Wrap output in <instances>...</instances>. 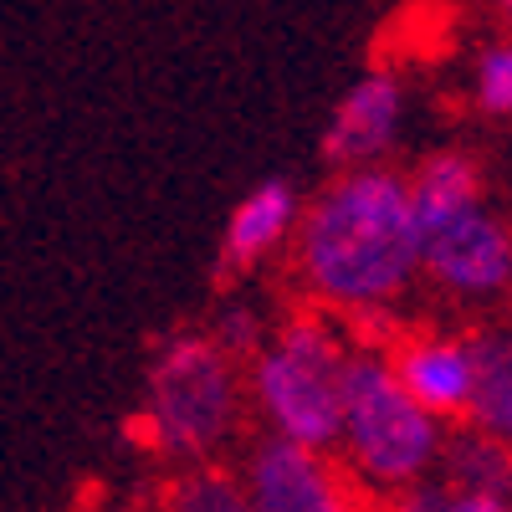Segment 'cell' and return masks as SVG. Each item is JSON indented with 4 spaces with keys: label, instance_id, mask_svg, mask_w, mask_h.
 I'll list each match as a JSON object with an SVG mask.
<instances>
[{
    "label": "cell",
    "instance_id": "cell-4",
    "mask_svg": "<svg viewBox=\"0 0 512 512\" xmlns=\"http://www.w3.org/2000/svg\"><path fill=\"white\" fill-rule=\"evenodd\" d=\"M338 446L379 487H410L441 461V420L410 400L390 354L359 338L338 379Z\"/></svg>",
    "mask_w": 512,
    "mask_h": 512
},
{
    "label": "cell",
    "instance_id": "cell-5",
    "mask_svg": "<svg viewBox=\"0 0 512 512\" xmlns=\"http://www.w3.org/2000/svg\"><path fill=\"white\" fill-rule=\"evenodd\" d=\"M420 277L461 303H497L512 287V221L487 200L420 231Z\"/></svg>",
    "mask_w": 512,
    "mask_h": 512
},
{
    "label": "cell",
    "instance_id": "cell-3",
    "mask_svg": "<svg viewBox=\"0 0 512 512\" xmlns=\"http://www.w3.org/2000/svg\"><path fill=\"white\" fill-rule=\"evenodd\" d=\"M241 359H231L210 328L169 333L149 359L144 379V410L134 431L169 456H210L241 415Z\"/></svg>",
    "mask_w": 512,
    "mask_h": 512
},
{
    "label": "cell",
    "instance_id": "cell-1",
    "mask_svg": "<svg viewBox=\"0 0 512 512\" xmlns=\"http://www.w3.org/2000/svg\"><path fill=\"white\" fill-rule=\"evenodd\" d=\"M287 256L313 308L338 318L390 313L420 277V221L405 175L384 164L333 169V180L303 200Z\"/></svg>",
    "mask_w": 512,
    "mask_h": 512
},
{
    "label": "cell",
    "instance_id": "cell-13",
    "mask_svg": "<svg viewBox=\"0 0 512 512\" xmlns=\"http://www.w3.org/2000/svg\"><path fill=\"white\" fill-rule=\"evenodd\" d=\"M164 512H251V497L231 472L195 466V472H185L175 487H169Z\"/></svg>",
    "mask_w": 512,
    "mask_h": 512
},
{
    "label": "cell",
    "instance_id": "cell-15",
    "mask_svg": "<svg viewBox=\"0 0 512 512\" xmlns=\"http://www.w3.org/2000/svg\"><path fill=\"white\" fill-rule=\"evenodd\" d=\"M210 338L231 354V359H251L256 349L272 338V328H267V318H262V308L256 303H246V297H236V303H226L221 313H216V323H210Z\"/></svg>",
    "mask_w": 512,
    "mask_h": 512
},
{
    "label": "cell",
    "instance_id": "cell-2",
    "mask_svg": "<svg viewBox=\"0 0 512 512\" xmlns=\"http://www.w3.org/2000/svg\"><path fill=\"white\" fill-rule=\"evenodd\" d=\"M349 349V318L313 303L272 328L267 344L246 359V395L272 436L308 451L338 446V379H344Z\"/></svg>",
    "mask_w": 512,
    "mask_h": 512
},
{
    "label": "cell",
    "instance_id": "cell-16",
    "mask_svg": "<svg viewBox=\"0 0 512 512\" xmlns=\"http://www.w3.org/2000/svg\"><path fill=\"white\" fill-rule=\"evenodd\" d=\"M441 512H512V497H492V492H451L446 487V507Z\"/></svg>",
    "mask_w": 512,
    "mask_h": 512
},
{
    "label": "cell",
    "instance_id": "cell-12",
    "mask_svg": "<svg viewBox=\"0 0 512 512\" xmlns=\"http://www.w3.org/2000/svg\"><path fill=\"white\" fill-rule=\"evenodd\" d=\"M472 359H477V390H472L466 420L502 436V441H512V328L477 333Z\"/></svg>",
    "mask_w": 512,
    "mask_h": 512
},
{
    "label": "cell",
    "instance_id": "cell-8",
    "mask_svg": "<svg viewBox=\"0 0 512 512\" xmlns=\"http://www.w3.org/2000/svg\"><path fill=\"white\" fill-rule=\"evenodd\" d=\"M405 123V82L395 72H364L354 88L338 98L318 154L333 169H364V164H384V154L395 149Z\"/></svg>",
    "mask_w": 512,
    "mask_h": 512
},
{
    "label": "cell",
    "instance_id": "cell-7",
    "mask_svg": "<svg viewBox=\"0 0 512 512\" xmlns=\"http://www.w3.org/2000/svg\"><path fill=\"white\" fill-rule=\"evenodd\" d=\"M303 190L292 180L272 175L262 185H251L236 210L226 216L221 231V251H216V277L221 282H241L251 272H262L267 262H277L282 251H292L297 221H303Z\"/></svg>",
    "mask_w": 512,
    "mask_h": 512
},
{
    "label": "cell",
    "instance_id": "cell-10",
    "mask_svg": "<svg viewBox=\"0 0 512 512\" xmlns=\"http://www.w3.org/2000/svg\"><path fill=\"white\" fill-rule=\"evenodd\" d=\"M405 195H410V210H415L420 231H431V226L461 216V210L482 205L487 200V175L466 149H431V154H420L410 164Z\"/></svg>",
    "mask_w": 512,
    "mask_h": 512
},
{
    "label": "cell",
    "instance_id": "cell-17",
    "mask_svg": "<svg viewBox=\"0 0 512 512\" xmlns=\"http://www.w3.org/2000/svg\"><path fill=\"white\" fill-rule=\"evenodd\" d=\"M497 11H502V21L512 26V0H497Z\"/></svg>",
    "mask_w": 512,
    "mask_h": 512
},
{
    "label": "cell",
    "instance_id": "cell-18",
    "mask_svg": "<svg viewBox=\"0 0 512 512\" xmlns=\"http://www.w3.org/2000/svg\"><path fill=\"white\" fill-rule=\"evenodd\" d=\"M507 323H512V287H507Z\"/></svg>",
    "mask_w": 512,
    "mask_h": 512
},
{
    "label": "cell",
    "instance_id": "cell-14",
    "mask_svg": "<svg viewBox=\"0 0 512 512\" xmlns=\"http://www.w3.org/2000/svg\"><path fill=\"white\" fill-rule=\"evenodd\" d=\"M466 88H472L477 113H487V118H512V41H492V47L477 52Z\"/></svg>",
    "mask_w": 512,
    "mask_h": 512
},
{
    "label": "cell",
    "instance_id": "cell-9",
    "mask_svg": "<svg viewBox=\"0 0 512 512\" xmlns=\"http://www.w3.org/2000/svg\"><path fill=\"white\" fill-rule=\"evenodd\" d=\"M390 354L395 379L410 390L420 410H431L436 420H466L477 390V359H472V338H451V333H395Z\"/></svg>",
    "mask_w": 512,
    "mask_h": 512
},
{
    "label": "cell",
    "instance_id": "cell-6",
    "mask_svg": "<svg viewBox=\"0 0 512 512\" xmlns=\"http://www.w3.org/2000/svg\"><path fill=\"white\" fill-rule=\"evenodd\" d=\"M241 487L251 512H359L349 482L328 466V451L292 446L282 436L256 441Z\"/></svg>",
    "mask_w": 512,
    "mask_h": 512
},
{
    "label": "cell",
    "instance_id": "cell-11",
    "mask_svg": "<svg viewBox=\"0 0 512 512\" xmlns=\"http://www.w3.org/2000/svg\"><path fill=\"white\" fill-rule=\"evenodd\" d=\"M441 466L451 492H492V497H512V441L466 425L451 441H441Z\"/></svg>",
    "mask_w": 512,
    "mask_h": 512
}]
</instances>
